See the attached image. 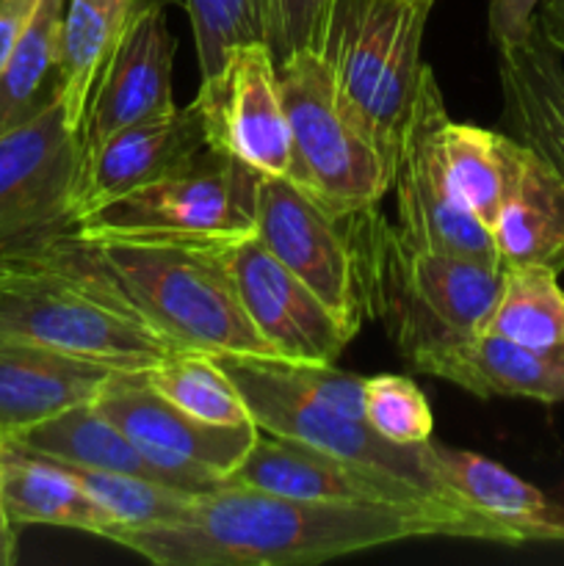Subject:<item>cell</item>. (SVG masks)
I'll return each instance as SVG.
<instances>
[{
    "mask_svg": "<svg viewBox=\"0 0 564 566\" xmlns=\"http://www.w3.org/2000/svg\"><path fill=\"white\" fill-rule=\"evenodd\" d=\"M558 542H564V517H562V523H558Z\"/></svg>",
    "mask_w": 564,
    "mask_h": 566,
    "instance_id": "obj_39",
    "label": "cell"
},
{
    "mask_svg": "<svg viewBox=\"0 0 564 566\" xmlns=\"http://www.w3.org/2000/svg\"><path fill=\"white\" fill-rule=\"evenodd\" d=\"M94 407L171 486L194 495L227 484L260 431L254 423H202L155 392L144 374H111Z\"/></svg>",
    "mask_w": 564,
    "mask_h": 566,
    "instance_id": "obj_10",
    "label": "cell"
},
{
    "mask_svg": "<svg viewBox=\"0 0 564 566\" xmlns=\"http://www.w3.org/2000/svg\"><path fill=\"white\" fill-rule=\"evenodd\" d=\"M512 138V136H509ZM498 258L564 271V180L520 142H509V177L490 224Z\"/></svg>",
    "mask_w": 564,
    "mask_h": 566,
    "instance_id": "obj_20",
    "label": "cell"
},
{
    "mask_svg": "<svg viewBox=\"0 0 564 566\" xmlns=\"http://www.w3.org/2000/svg\"><path fill=\"white\" fill-rule=\"evenodd\" d=\"M6 440L61 464L114 470V473L142 475V479L171 486L94 403L66 409V412L42 420V423L31 426L14 437H6Z\"/></svg>",
    "mask_w": 564,
    "mask_h": 566,
    "instance_id": "obj_25",
    "label": "cell"
},
{
    "mask_svg": "<svg viewBox=\"0 0 564 566\" xmlns=\"http://www.w3.org/2000/svg\"><path fill=\"white\" fill-rule=\"evenodd\" d=\"M17 562V528H0V566Z\"/></svg>",
    "mask_w": 564,
    "mask_h": 566,
    "instance_id": "obj_37",
    "label": "cell"
},
{
    "mask_svg": "<svg viewBox=\"0 0 564 566\" xmlns=\"http://www.w3.org/2000/svg\"><path fill=\"white\" fill-rule=\"evenodd\" d=\"M0 340L53 348L116 374L177 354L88 260L77 232L0 276Z\"/></svg>",
    "mask_w": 564,
    "mask_h": 566,
    "instance_id": "obj_3",
    "label": "cell"
},
{
    "mask_svg": "<svg viewBox=\"0 0 564 566\" xmlns=\"http://www.w3.org/2000/svg\"><path fill=\"white\" fill-rule=\"evenodd\" d=\"M412 536L495 542L453 509L315 503L241 484L197 495L182 523L114 531L108 542L158 566H310Z\"/></svg>",
    "mask_w": 564,
    "mask_h": 566,
    "instance_id": "obj_1",
    "label": "cell"
},
{
    "mask_svg": "<svg viewBox=\"0 0 564 566\" xmlns=\"http://www.w3.org/2000/svg\"><path fill=\"white\" fill-rule=\"evenodd\" d=\"M258 171L205 149L194 164L136 188L77 221L81 235L241 238L254 232Z\"/></svg>",
    "mask_w": 564,
    "mask_h": 566,
    "instance_id": "obj_8",
    "label": "cell"
},
{
    "mask_svg": "<svg viewBox=\"0 0 564 566\" xmlns=\"http://www.w3.org/2000/svg\"><path fill=\"white\" fill-rule=\"evenodd\" d=\"M536 22H540L547 42L558 53H564V0H542L540 11H536Z\"/></svg>",
    "mask_w": 564,
    "mask_h": 566,
    "instance_id": "obj_36",
    "label": "cell"
},
{
    "mask_svg": "<svg viewBox=\"0 0 564 566\" xmlns=\"http://www.w3.org/2000/svg\"><path fill=\"white\" fill-rule=\"evenodd\" d=\"M503 125L564 180V64L540 22L523 44L498 50Z\"/></svg>",
    "mask_w": 564,
    "mask_h": 566,
    "instance_id": "obj_22",
    "label": "cell"
},
{
    "mask_svg": "<svg viewBox=\"0 0 564 566\" xmlns=\"http://www.w3.org/2000/svg\"><path fill=\"white\" fill-rule=\"evenodd\" d=\"M509 133L484 130L470 122H453L448 116L442 127V158H446L448 177L462 199L464 208L492 224L506 191L509 177Z\"/></svg>",
    "mask_w": 564,
    "mask_h": 566,
    "instance_id": "obj_28",
    "label": "cell"
},
{
    "mask_svg": "<svg viewBox=\"0 0 564 566\" xmlns=\"http://www.w3.org/2000/svg\"><path fill=\"white\" fill-rule=\"evenodd\" d=\"M542 354H564V291L558 274L540 265H512L484 329Z\"/></svg>",
    "mask_w": 564,
    "mask_h": 566,
    "instance_id": "obj_27",
    "label": "cell"
},
{
    "mask_svg": "<svg viewBox=\"0 0 564 566\" xmlns=\"http://www.w3.org/2000/svg\"><path fill=\"white\" fill-rule=\"evenodd\" d=\"M415 374L451 381L479 398L564 403V354H542L495 332H476L407 359Z\"/></svg>",
    "mask_w": 564,
    "mask_h": 566,
    "instance_id": "obj_19",
    "label": "cell"
},
{
    "mask_svg": "<svg viewBox=\"0 0 564 566\" xmlns=\"http://www.w3.org/2000/svg\"><path fill=\"white\" fill-rule=\"evenodd\" d=\"M332 6L335 0H263L265 44L276 64L304 50L318 53Z\"/></svg>",
    "mask_w": 564,
    "mask_h": 566,
    "instance_id": "obj_33",
    "label": "cell"
},
{
    "mask_svg": "<svg viewBox=\"0 0 564 566\" xmlns=\"http://www.w3.org/2000/svg\"><path fill=\"white\" fill-rule=\"evenodd\" d=\"M116 370L53 348L0 340V437L94 403Z\"/></svg>",
    "mask_w": 564,
    "mask_h": 566,
    "instance_id": "obj_21",
    "label": "cell"
},
{
    "mask_svg": "<svg viewBox=\"0 0 564 566\" xmlns=\"http://www.w3.org/2000/svg\"><path fill=\"white\" fill-rule=\"evenodd\" d=\"M0 484L6 517L14 528L50 525L105 536L108 520L61 462L0 437Z\"/></svg>",
    "mask_w": 564,
    "mask_h": 566,
    "instance_id": "obj_24",
    "label": "cell"
},
{
    "mask_svg": "<svg viewBox=\"0 0 564 566\" xmlns=\"http://www.w3.org/2000/svg\"><path fill=\"white\" fill-rule=\"evenodd\" d=\"M393 324L404 359L484 329L503 287L506 265L451 254L412 252L387 232Z\"/></svg>",
    "mask_w": 564,
    "mask_h": 566,
    "instance_id": "obj_12",
    "label": "cell"
},
{
    "mask_svg": "<svg viewBox=\"0 0 564 566\" xmlns=\"http://www.w3.org/2000/svg\"><path fill=\"white\" fill-rule=\"evenodd\" d=\"M186 11L202 77L213 75L232 48L265 42L263 0H186Z\"/></svg>",
    "mask_w": 564,
    "mask_h": 566,
    "instance_id": "obj_31",
    "label": "cell"
},
{
    "mask_svg": "<svg viewBox=\"0 0 564 566\" xmlns=\"http://www.w3.org/2000/svg\"><path fill=\"white\" fill-rule=\"evenodd\" d=\"M542 0H487V31L495 50L523 44L536 25Z\"/></svg>",
    "mask_w": 564,
    "mask_h": 566,
    "instance_id": "obj_34",
    "label": "cell"
},
{
    "mask_svg": "<svg viewBox=\"0 0 564 566\" xmlns=\"http://www.w3.org/2000/svg\"><path fill=\"white\" fill-rule=\"evenodd\" d=\"M341 224L343 219L296 182L274 175L258 177L254 235L337 318L359 329L365 310L363 269Z\"/></svg>",
    "mask_w": 564,
    "mask_h": 566,
    "instance_id": "obj_13",
    "label": "cell"
},
{
    "mask_svg": "<svg viewBox=\"0 0 564 566\" xmlns=\"http://www.w3.org/2000/svg\"><path fill=\"white\" fill-rule=\"evenodd\" d=\"M175 36L166 11L142 17L125 33L100 72L81 125L83 155L94 153L114 133L175 111Z\"/></svg>",
    "mask_w": 564,
    "mask_h": 566,
    "instance_id": "obj_16",
    "label": "cell"
},
{
    "mask_svg": "<svg viewBox=\"0 0 564 566\" xmlns=\"http://www.w3.org/2000/svg\"><path fill=\"white\" fill-rule=\"evenodd\" d=\"M9 517H6V509H3V484H0V528H9ZM14 528V525H11Z\"/></svg>",
    "mask_w": 564,
    "mask_h": 566,
    "instance_id": "obj_38",
    "label": "cell"
},
{
    "mask_svg": "<svg viewBox=\"0 0 564 566\" xmlns=\"http://www.w3.org/2000/svg\"><path fill=\"white\" fill-rule=\"evenodd\" d=\"M66 0H42L0 70V136L36 119L61 99V22Z\"/></svg>",
    "mask_w": 564,
    "mask_h": 566,
    "instance_id": "obj_26",
    "label": "cell"
},
{
    "mask_svg": "<svg viewBox=\"0 0 564 566\" xmlns=\"http://www.w3.org/2000/svg\"><path fill=\"white\" fill-rule=\"evenodd\" d=\"M88 260L175 352L280 359L227 271L224 238L81 235Z\"/></svg>",
    "mask_w": 564,
    "mask_h": 566,
    "instance_id": "obj_2",
    "label": "cell"
},
{
    "mask_svg": "<svg viewBox=\"0 0 564 566\" xmlns=\"http://www.w3.org/2000/svg\"><path fill=\"white\" fill-rule=\"evenodd\" d=\"M302 188L332 216H365L393 188V171L341 103L321 53L276 64Z\"/></svg>",
    "mask_w": 564,
    "mask_h": 566,
    "instance_id": "obj_5",
    "label": "cell"
},
{
    "mask_svg": "<svg viewBox=\"0 0 564 566\" xmlns=\"http://www.w3.org/2000/svg\"><path fill=\"white\" fill-rule=\"evenodd\" d=\"M426 3H437V0H426Z\"/></svg>",
    "mask_w": 564,
    "mask_h": 566,
    "instance_id": "obj_40",
    "label": "cell"
},
{
    "mask_svg": "<svg viewBox=\"0 0 564 566\" xmlns=\"http://www.w3.org/2000/svg\"><path fill=\"white\" fill-rule=\"evenodd\" d=\"M221 254L249 321L276 357L310 365H335L341 359L357 329L337 318L254 232L224 238Z\"/></svg>",
    "mask_w": 564,
    "mask_h": 566,
    "instance_id": "obj_14",
    "label": "cell"
},
{
    "mask_svg": "<svg viewBox=\"0 0 564 566\" xmlns=\"http://www.w3.org/2000/svg\"><path fill=\"white\" fill-rule=\"evenodd\" d=\"M194 103L210 149L241 160L258 175L285 177L302 186L269 44L232 48L219 70L202 77Z\"/></svg>",
    "mask_w": 564,
    "mask_h": 566,
    "instance_id": "obj_11",
    "label": "cell"
},
{
    "mask_svg": "<svg viewBox=\"0 0 564 566\" xmlns=\"http://www.w3.org/2000/svg\"><path fill=\"white\" fill-rule=\"evenodd\" d=\"M42 0H0V70L9 64L11 53L25 36Z\"/></svg>",
    "mask_w": 564,
    "mask_h": 566,
    "instance_id": "obj_35",
    "label": "cell"
},
{
    "mask_svg": "<svg viewBox=\"0 0 564 566\" xmlns=\"http://www.w3.org/2000/svg\"><path fill=\"white\" fill-rule=\"evenodd\" d=\"M227 484L252 486L274 495L315 503H359V506H440L420 486L365 464L321 451L293 437L258 431L247 459ZM448 509V506H442ZM457 512V509H453ZM468 514V512H464ZM479 520V517H476ZM495 539V536H492Z\"/></svg>",
    "mask_w": 564,
    "mask_h": 566,
    "instance_id": "obj_15",
    "label": "cell"
},
{
    "mask_svg": "<svg viewBox=\"0 0 564 566\" xmlns=\"http://www.w3.org/2000/svg\"><path fill=\"white\" fill-rule=\"evenodd\" d=\"M426 459L446 501L490 525L498 545L558 542L562 509L503 464L484 453L442 446L435 437L426 442Z\"/></svg>",
    "mask_w": 564,
    "mask_h": 566,
    "instance_id": "obj_17",
    "label": "cell"
},
{
    "mask_svg": "<svg viewBox=\"0 0 564 566\" xmlns=\"http://www.w3.org/2000/svg\"><path fill=\"white\" fill-rule=\"evenodd\" d=\"M448 122L446 99L431 66H424L412 116L398 158L396 188L398 243L412 252L451 254L503 265L490 227L476 219L457 197L442 158V127Z\"/></svg>",
    "mask_w": 564,
    "mask_h": 566,
    "instance_id": "obj_9",
    "label": "cell"
},
{
    "mask_svg": "<svg viewBox=\"0 0 564 566\" xmlns=\"http://www.w3.org/2000/svg\"><path fill=\"white\" fill-rule=\"evenodd\" d=\"M142 374L155 392L202 423H252V415L238 387L210 354L177 352Z\"/></svg>",
    "mask_w": 564,
    "mask_h": 566,
    "instance_id": "obj_30",
    "label": "cell"
},
{
    "mask_svg": "<svg viewBox=\"0 0 564 566\" xmlns=\"http://www.w3.org/2000/svg\"><path fill=\"white\" fill-rule=\"evenodd\" d=\"M177 0H66L61 22V105L66 122L81 133L88 97L116 44L153 11Z\"/></svg>",
    "mask_w": 564,
    "mask_h": 566,
    "instance_id": "obj_23",
    "label": "cell"
},
{
    "mask_svg": "<svg viewBox=\"0 0 564 566\" xmlns=\"http://www.w3.org/2000/svg\"><path fill=\"white\" fill-rule=\"evenodd\" d=\"M426 0H335L321 59L335 92L396 177L424 61Z\"/></svg>",
    "mask_w": 564,
    "mask_h": 566,
    "instance_id": "obj_4",
    "label": "cell"
},
{
    "mask_svg": "<svg viewBox=\"0 0 564 566\" xmlns=\"http://www.w3.org/2000/svg\"><path fill=\"white\" fill-rule=\"evenodd\" d=\"M81 133L61 99L0 136V276L77 232Z\"/></svg>",
    "mask_w": 564,
    "mask_h": 566,
    "instance_id": "obj_6",
    "label": "cell"
},
{
    "mask_svg": "<svg viewBox=\"0 0 564 566\" xmlns=\"http://www.w3.org/2000/svg\"><path fill=\"white\" fill-rule=\"evenodd\" d=\"M363 418L382 440L393 446H424L435 437L429 401L407 376L382 374L365 379Z\"/></svg>",
    "mask_w": 564,
    "mask_h": 566,
    "instance_id": "obj_32",
    "label": "cell"
},
{
    "mask_svg": "<svg viewBox=\"0 0 564 566\" xmlns=\"http://www.w3.org/2000/svg\"><path fill=\"white\" fill-rule=\"evenodd\" d=\"M64 468L108 520V531L103 539H108L114 531H142L182 523L197 501L194 492L158 484V481L142 479V475L88 470L75 468V464H64Z\"/></svg>",
    "mask_w": 564,
    "mask_h": 566,
    "instance_id": "obj_29",
    "label": "cell"
},
{
    "mask_svg": "<svg viewBox=\"0 0 564 566\" xmlns=\"http://www.w3.org/2000/svg\"><path fill=\"white\" fill-rule=\"evenodd\" d=\"M216 363L224 368L232 385L238 387L258 429L293 437V440L337 453V457L352 459L365 468L385 470V473L420 486L440 506L453 509L437 486V481L431 479L426 442L424 446H393V442L382 440L365 423V418L343 412L335 403L321 401L307 387L299 385L288 359L219 354ZM457 512H462V509H457Z\"/></svg>",
    "mask_w": 564,
    "mask_h": 566,
    "instance_id": "obj_7",
    "label": "cell"
},
{
    "mask_svg": "<svg viewBox=\"0 0 564 566\" xmlns=\"http://www.w3.org/2000/svg\"><path fill=\"white\" fill-rule=\"evenodd\" d=\"M208 149L197 103L114 133L83 155L81 216L186 169Z\"/></svg>",
    "mask_w": 564,
    "mask_h": 566,
    "instance_id": "obj_18",
    "label": "cell"
}]
</instances>
